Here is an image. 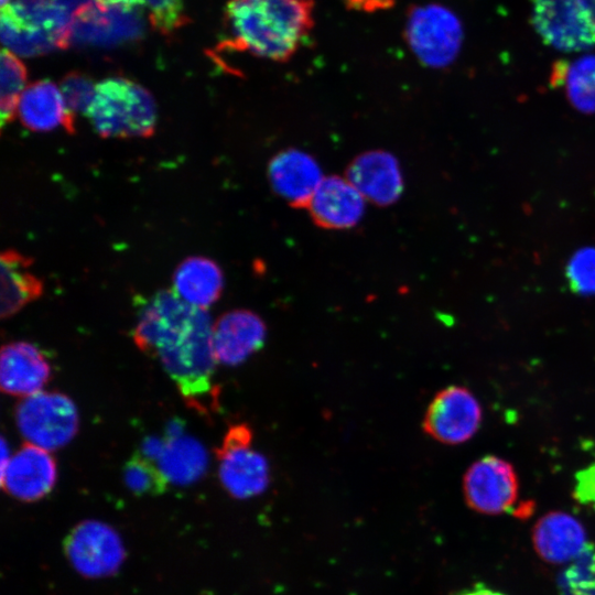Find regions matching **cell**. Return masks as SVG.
<instances>
[{"label":"cell","mask_w":595,"mask_h":595,"mask_svg":"<svg viewBox=\"0 0 595 595\" xmlns=\"http://www.w3.org/2000/svg\"><path fill=\"white\" fill-rule=\"evenodd\" d=\"M213 326L207 310L186 303L172 289L160 290L141 305L132 339L192 401L212 391L217 364Z\"/></svg>","instance_id":"1"},{"label":"cell","mask_w":595,"mask_h":595,"mask_svg":"<svg viewBox=\"0 0 595 595\" xmlns=\"http://www.w3.org/2000/svg\"><path fill=\"white\" fill-rule=\"evenodd\" d=\"M312 10L310 0H230L226 19L235 46L284 62L311 30Z\"/></svg>","instance_id":"2"},{"label":"cell","mask_w":595,"mask_h":595,"mask_svg":"<svg viewBox=\"0 0 595 595\" xmlns=\"http://www.w3.org/2000/svg\"><path fill=\"white\" fill-rule=\"evenodd\" d=\"M85 115L102 138H148L156 125V106L150 91L125 77L98 82Z\"/></svg>","instance_id":"3"},{"label":"cell","mask_w":595,"mask_h":595,"mask_svg":"<svg viewBox=\"0 0 595 595\" xmlns=\"http://www.w3.org/2000/svg\"><path fill=\"white\" fill-rule=\"evenodd\" d=\"M72 19L57 0H10L1 7V39L14 54H47L69 45Z\"/></svg>","instance_id":"4"},{"label":"cell","mask_w":595,"mask_h":595,"mask_svg":"<svg viewBox=\"0 0 595 595\" xmlns=\"http://www.w3.org/2000/svg\"><path fill=\"white\" fill-rule=\"evenodd\" d=\"M15 421L28 443L48 452L67 445L79 425L74 401L57 391H41L24 398L15 408Z\"/></svg>","instance_id":"5"},{"label":"cell","mask_w":595,"mask_h":595,"mask_svg":"<svg viewBox=\"0 0 595 595\" xmlns=\"http://www.w3.org/2000/svg\"><path fill=\"white\" fill-rule=\"evenodd\" d=\"M531 22L540 39L562 52L595 46V0H530Z\"/></svg>","instance_id":"6"},{"label":"cell","mask_w":595,"mask_h":595,"mask_svg":"<svg viewBox=\"0 0 595 595\" xmlns=\"http://www.w3.org/2000/svg\"><path fill=\"white\" fill-rule=\"evenodd\" d=\"M252 431L247 423L230 425L216 455L223 487L237 499L260 495L268 487L267 458L251 447Z\"/></svg>","instance_id":"7"},{"label":"cell","mask_w":595,"mask_h":595,"mask_svg":"<svg viewBox=\"0 0 595 595\" xmlns=\"http://www.w3.org/2000/svg\"><path fill=\"white\" fill-rule=\"evenodd\" d=\"M405 39L424 65L444 67L458 54L463 29L450 9L440 4L420 6L413 8L408 15Z\"/></svg>","instance_id":"8"},{"label":"cell","mask_w":595,"mask_h":595,"mask_svg":"<svg viewBox=\"0 0 595 595\" xmlns=\"http://www.w3.org/2000/svg\"><path fill=\"white\" fill-rule=\"evenodd\" d=\"M482 418L476 397L465 387L450 386L437 392L429 404L423 430L443 444L457 445L476 434Z\"/></svg>","instance_id":"9"},{"label":"cell","mask_w":595,"mask_h":595,"mask_svg":"<svg viewBox=\"0 0 595 595\" xmlns=\"http://www.w3.org/2000/svg\"><path fill=\"white\" fill-rule=\"evenodd\" d=\"M463 491L469 508L484 515L508 511L518 497V478L512 465L494 455L474 462L463 478Z\"/></svg>","instance_id":"10"},{"label":"cell","mask_w":595,"mask_h":595,"mask_svg":"<svg viewBox=\"0 0 595 595\" xmlns=\"http://www.w3.org/2000/svg\"><path fill=\"white\" fill-rule=\"evenodd\" d=\"M64 549L72 565L88 577L115 573L125 558L117 532L108 524L94 520L77 524L65 539Z\"/></svg>","instance_id":"11"},{"label":"cell","mask_w":595,"mask_h":595,"mask_svg":"<svg viewBox=\"0 0 595 595\" xmlns=\"http://www.w3.org/2000/svg\"><path fill=\"white\" fill-rule=\"evenodd\" d=\"M56 478V463L50 452L26 442L1 472V487L11 497L32 502L50 494Z\"/></svg>","instance_id":"12"},{"label":"cell","mask_w":595,"mask_h":595,"mask_svg":"<svg viewBox=\"0 0 595 595\" xmlns=\"http://www.w3.org/2000/svg\"><path fill=\"white\" fill-rule=\"evenodd\" d=\"M137 9L102 6L96 1L87 3L73 14L71 40L106 45L134 39L142 31Z\"/></svg>","instance_id":"13"},{"label":"cell","mask_w":595,"mask_h":595,"mask_svg":"<svg viewBox=\"0 0 595 595\" xmlns=\"http://www.w3.org/2000/svg\"><path fill=\"white\" fill-rule=\"evenodd\" d=\"M262 318L249 310H234L217 318L213 326V348L217 363L236 366L259 350L266 340Z\"/></svg>","instance_id":"14"},{"label":"cell","mask_w":595,"mask_h":595,"mask_svg":"<svg viewBox=\"0 0 595 595\" xmlns=\"http://www.w3.org/2000/svg\"><path fill=\"white\" fill-rule=\"evenodd\" d=\"M52 375L42 351L28 342H12L2 346L0 386L4 393L30 397L42 391Z\"/></svg>","instance_id":"15"},{"label":"cell","mask_w":595,"mask_h":595,"mask_svg":"<svg viewBox=\"0 0 595 595\" xmlns=\"http://www.w3.org/2000/svg\"><path fill=\"white\" fill-rule=\"evenodd\" d=\"M268 175L272 188L294 207H307L324 178L317 162L295 149L278 153L269 164Z\"/></svg>","instance_id":"16"},{"label":"cell","mask_w":595,"mask_h":595,"mask_svg":"<svg viewBox=\"0 0 595 595\" xmlns=\"http://www.w3.org/2000/svg\"><path fill=\"white\" fill-rule=\"evenodd\" d=\"M307 208L317 226L346 229L360 220L365 197L347 178L328 176L322 180Z\"/></svg>","instance_id":"17"},{"label":"cell","mask_w":595,"mask_h":595,"mask_svg":"<svg viewBox=\"0 0 595 595\" xmlns=\"http://www.w3.org/2000/svg\"><path fill=\"white\" fill-rule=\"evenodd\" d=\"M538 555L553 564L571 563L586 548V531L573 516L551 511L541 517L532 531Z\"/></svg>","instance_id":"18"},{"label":"cell","mask_w":595,"mask_h":595,"mask_svg":"<svg viewBox=\"0 0 595 595\" xmlns=\"http://www.w3.org/2000/svg\"><path fill=\"white\" fill-rule=\"evenodd\" d=\"M347 180L365 198L378 205L393 203L402 191L398 162L382 151H371L355 158L347 169Z\"/></svg>","instance_id":"19"},{"label":"cell","mask_w":595,"mask_h":595,"mask_svg":"<svg viewBox=\"0 0 595 595\" xmlns=\"http://www.w3.org/2000/svg\"><path fill=\"white\" fill-rule=\"evenodd\" d=\"M18 116L26 129L35 132L63 127L73 133L75 129V116L66 108L60 87L50 80L25 87L19 100Z\"/></svg>","instance_id":"20"},{"label":"cell","mask_w":595,"mask_h":595,"mask_svg":"<svg viewBox=\"0 0 595 595\" xmlns=\"http://www.w3.org/2000/svg\"><path fill=\"white\" fill-rule=\"evenodd\" d=\"M224 275L212 259L195 256L184 259L173 274V291L186 303L207 310L221 294Z\"/></svg>","instance_id":"21"},{"label":"cell","mask_w":595,"mask_h":595,"mask_svg":"<svg viewBox=\"0 0 595 595\" xmlns=\"http://www.w3.org/2000/svg\"><path fill=\"white\" fill-rule=\"evenodd\" d=\"M32 262L31 258L19 251L12 249L2 251L0 257L2 318L11 317L42 295L43 282L30 271Z\"/></svg>","instance_id":"22"},{"label":"cell","mask_w":595,"mask_h":595,"mask_svg":"<svg viewBox=\"0 0 595 595\" xmlns=\"http://www.w3.org/2000/svg\"><path fill=\"white\" fill-rule=\"evenodd\" d=\"M165 445L156 464L169 483L188 485L206 472L208 457L204 446L194 437H163Z\"/></svg>","instance_id":"23"},{"label":"cell","mask_w":595,"mask_h":595,"mask_svg":"<svg viewBox=\"0 0 595 595\" xmlns=\"http://www.w3.org/2000/svg\"><path fill=\"white\" fill-rule=\"evenodd\" d=\"M551 84L562 88L571 105L586 113L595 112V54L559 61L551 73Z\"/></svg>","instance_id":"24"},{"label":"cell","mask_w":595,"mask_h":595,"mask_svg":"<svg viewBox=\"0 0 595 595\" xmlns=\"http://www.w3.org/2000/svg\"><path fill=\"white\" fill-rule=\"evenodd\" d=\"M26 68L10 50L1 52L0 120L1 128L10 123L18 112L20 97L26 87Z\"/></svg>","instance_id":"25"},{"label":"cell","mask_w":595,"mask_h":595,"mask_svg":"<svg viewBox=\"0 0 595 595\" xmlns=\"http://www.w3.org/2000/svg\"><path fill=\"white\" fill-rule=\"evenodd\" d=\"M126 487L137 496H156L165 491L167 479L158 464L140 452L134 453L123 466Z\"/></svg>","instance_id":"26"},{"label":"cell","mask_w":595,"mask_h":595,"mask_svg":"<svg viewBox=\"0 0 595 595\" xmlns=\"http://www.w3.org/2000/svg\"><path fill=\"white\" fill-rule=\"evenodd\" d=\"M560 595H595V547L584 551L559 574Z\"/></svg>","instance_id":"27"},{"label":"cell","mask_w":595,"mask_h":595,"mask_svg":"<svg viewBox=\"0 0 595 595\" xmlns=\"http://www.w3.org/2000/svg\"><path fill=\"white\" fill-rule=\"evenodd\" d=\"M570 288L582 295H595V247L576 251L566 266Z\"/></svg>","instance_id":"28"},{"label":"cell","mask_w":595,"mask_h":595,"mask_svg":"<svg viewBox=\"0 0 595 595\" xmlns=\"http://www.w3.org/2000/svg\"><path fill=\"white\" fill-rule=\"evenodd\" d=\"M137 7L147 10L152 26L162 33L175 31L186 21L182 0H137Z\"/></svg>","instance_id":"29"},{"label":"cell","mask_w":595,"mask_h":595,"mask_svg":"<svg viewBox=\"0 0 595 595\" xmlns=\"http://www.w3.org/2000/svg\"><path fill=\"white\" fill-rule=\"evenodd\" d=\"M96 84L82 73H69L61 82L60 89L68 111L86 113L90 105Z\"/></svg>","instance_id":"30"},{"label":"cell","mask_w":595,"mask_h":595,"mask_svg":"<svg viewBox=\"0 0 595 595\" xmlns=\"http://www.w3.org/2000/svg\"><path fill=\"white\" fill-rule=\"evenodd\" d=\"M573 497L595 510V461L576 473Z\"/></svg>","instance_id":"31"},{"label":"cell","mask_w":595,"mask_h":595,"mask_svg":"<svg viewBox=\"0 0 595 595\" xmlns=\"http://www.w3.org/2000/svg\"><path fill=\"white\" fill-rule=\"evenodd\" d=\"M344 3L358 11L375 12L393 6L394 0H343Z\"/></svg>","instance_id":"32"},{"label":"cell","mask_w":595,"mask_h":595,"mask_svg":"<svg viewBox=\"0 0 595 595\" xmlns=\"http://www.w3.org/2000/svg\"><path fill=\"white\" fill-rule=\"evenodd\" d=\"M164 445V439L148 436L141 443L139 452L147 458L156 463L163 452Z\"/></svg>","instance_id":"33"},{"label":"cell","mask_w":595,"mask_h":595,"mask_svg":"<svg viewBox=\"0 0 595 595\" xmlns=\"http://www.w3.org/2000/svg\"><path fill=\"white\" fill-rule=\"evenodd\" d=\"M459 595H506L499 591L487 587L484 584H476L470 588L463 591Z\"/></svg>","instance_id":"34"},{"label":"cell","mask_w":595,"mask_h":595,"mask_svg":"<svg viewBox=\"0 0 595 595\" xmlns=\"http://www.w3.org/2000/svg\"><path fill=\"white\" fill-rule=\"evenodd\" d=\"M102 6H125V7H137V0H95Z\"/></svg>","instance_id":"35"},{"label":"cell","mask_w":595,"mask_h":595,"mask_svg":"<svg viewBox=\"0 0 595 595\" xmlns=\"http://www.w3.org/2000/svg\"><path fill=\"white\" fill-rule=\"evenodd\" d=\"M10 2V0H1V7L8 4Z\"/></svg>","instance_id":"36"}]
</instances>
